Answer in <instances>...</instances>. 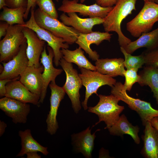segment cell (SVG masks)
I'll list each match as a JSON object with an SVG mask.
<instances>
[{
	"mask_svg": "<svg viewBox=\"0 0 158 158\" xmlns=\"http://www.w3.org/2000/svg\"><path fill=\"white\" fill-rule=\"evenodd\" d=\"M36 0H28V4L26 10L24 15V19H26L28 18L31 8L32 7L35 8L36 5Z\"/></svg>",
	"mask_w": 158,
	"mask_h": 158,
	"instance_id": "37",
	"label": "cell"
},
{
	"mask_svg": "<svg viewBox=\"0 0 158 158\" xmlns=\"http://www.w3.org/2000/svg\"><path fill=\"white\" fill-rule=\"evenodd\" d=\"M98 96L99 99L97 104L94 107H88V111L98 116L99 121L95 125L103 121L106 125L104 128L108 129L118 120L124 107L119 105L118 103L120 100L111 94Z\"/></svg>",
	"mask_w": 158,
	"mask_h": 158,
	"instance_id": "4",
	"label": "cell"
},
{
	"mask_svg": "<svg viewBox=\"0 0 158 158\" xmlns=\"http://www.w3.org/2000/svg\"><path fill=\"white\" fill-rule=\"evenodd\" d=\"M0 109L16 124L25 123L30 111L29 104L6 96L0 99Z\"/></svg>",
	"mask_w": 158,
	"mask_h": 158,
	"instance_id": "13",
	"label": "cell"
},
{
	"mask_svg": "<svg viewBox=\"0 0 158 158\" xmlns=\"http://www.w3.org/2000/svg\"><path fill=\"white\" fill-rule=\"evenodd\" d=\"M62 13L60 16L61 21L65 25L71 26L80 33L87 34L92 32L95 25L103 24L104 18L99 17L82 18L75 12Z\"/></svg>",
	"mask_w": 158,
	"mask_h": 158,
	"instance_id": "16",
	"label": "cell"
},
{
	"mask_svg": "<svg viewBox=\"0 0 158 158\" xmlns=\"http://www.w3.org/2000/svg\"><path fill=\"white\" fill-rule=\"evenodd\" d=\"M141 54L144 59L145 66L158 68V46L152 49H146Z\"/></svg>",
	"mask_w": 158,
	"mask_h": 158,
	"instance_id": "31",
	"label": "cell"
},
{
	"mask_svg": "<svg viewBox=\"0 0 158 158\" xmlns=\"http://www.w3.org/2000/svg\"><path fill=\"white\" fill-rule=\"evenodd\" d=\"M118 0H96V3L99 5L103 7L113 6Z\"/></svg>",
	"mask_w": 158,
	"mask_h": 158,
	"instance_id": "34",
	"label": "cell"
},
{
	"mask_svg": "<svg viewBox=\"0 0 158 158\" xmlns=\"http://www.w3.org/2000/svg\"><path fill=\"white\" fill-rule=\"evenodd\" d=\"M18 134L21 138V149L16 157L23 156L27 153L32 151L40 152L44 155L49 154L47 147L42 146L34 139L30 129L20 130Z\"/></svg>",
	"mask_w": 158,
	"mask_h": 158,
	"instance_id": "25",
	"label": "cell"
},
{
	"mask_svg": "<svg viewBox=\"0 0 158 158\" xmlns=\"http://www.w3.org/2000/svg\"><path fill=\"white\" fill-rule=\"evenodd\" d=\"M138 83L141 86H148L158 104V68L146 66L140 72Z\"/></svg>",
	"mask_w": 158,
	"mask_h": 158,
	"instance_id": "26",
	"label": "cell"
},
{
	"mask_svg": "<svg viewBox=\"0 0 158 158\" xmlns=\"http://www.w3.org/2000/svg\"><path fill=\"white\" fill-rule=\"evenodd\" d=\"M6 6L11 8L27 7L28 0H5Z\"/></svg>",
	"mask_w": 158,
	"mask_h": 158,
	"instance_id": "33",
	"label": "cell"
},
{
	"mask_svg": "<svg viewBox=\"0 0 158 158\" xmlns=\"http://www.w3.org/2000/svg\"><path fill=\"white\" fill-rule=\"evenodd\" d=\"M137 0H118L115 6L104 18L102 24L105 32H114L118 34V41L120 47L124 48L131 41L126 36L121 30L123 20L133 10H136Z\"/></svg>",
	"mask_w": 158,
	"mask_h": 158,
	"instance_id": "1",
	"label": "cell"
},
{
	"mask_svg": "<svg viewBox=\"0 0 158 158\" xmlns=\"http://www.w3.org/2000/svg\"><path fill=\"white\" fill-rule=\"evenodd\" d=\"M1 22L0 23V39L4 37L6 34L10 25L6 22Z\"/></svg>",
	"mask_w": 158,
	"mask_h": 158,
	"instance_id": "36",
	"label": "cell"
},
{
	"mask_svg": "<svg viewBox=\"0 0 158 158\" xmlns=\"http://www.w3.org/2000/svg\"><path fill=\"white\" fill-rule=\"evenodd\" d=\"M27 40L22 45L18 54L6 62H2L3 71L0 75V80H12L20 77L28 66V59L26 54Z\"/></svg>",
	"mask_w": 158,
	"mask_h": 158,
	"instance_id": "12",
	"label": "cell"
},
{
	"mask_svg": "<svg viewBox=\"0 0 158 158\" xmlns=\"http://www.w3.org/2000/svg\"><path fill=\"white\" fill-rule=\"evenodd\" d=\"M37 152L32 151L27 153L26 154L27 158H41V156L37 153Z\"/></svg>",
	"mask_w": 158,
	"mask_h": 158,
	"instance_id": "38",
	"label": "cell"
},
{
	"mask_svg": "<svg viewBox=\"0 0 158 158\" xmlns=\"http://www.w3.org/2000/svg\"><path fill=\"white\" fill-rule=\"evenodd\" d=\"M6 6L5 3V0H0V10L2 9L3 8Z\"/></svg>",
	"mask_w": 158,
	"mask_h": 158,
	"instance_id": "41",
	"label": "cell"
},
{
	"mask_svg": "<svg viewBox=\"0 0 158 158\" xmlns=\"http://www.w3.org/2000/svg\"><path fill=\"white\" fill-rule=\"evenodd\" d=\"M142 138L143 146L141 154L146 158H158V131L147 122L145 126Z\"/></svg>",
	"mask_w": 158,
	"mask_h": 158,
	"instance_id": "20",
	"label": "cell"
},
{
	"mask_svg": "<svg viewBox=\"0 0 158 158\" xmlns=\"http://www.w3.org/2000/svg\"><path fill=\"white\" fill-rule=\"evenodd\" d=\"M144 2L138 13L126 24L127 30L134 37H139L142 33L150 32L158 21V4Z\"/></svg>",
	"mask_w": 158,
	"mask_h": 158,
	"instance_id": "2",
	"label": "cell"
},
{
	"mask_svg": "<svg viewBox=\"0 0 158 158\" xmlns=\"http://www.w3.org/2000/svg\"><path fill=\"white\" fill-rule=\"evenodd\" d=\"M36 3L39 8L46 14L53 18H58V13L52 0H36Z\"/></svg>",
	"mask_w": 158,
	"mask_h": 158,
	"instance_id": "30",
	"label": "cell"
},
{
	"mask_svg": "<svg viewBox=\"0 0 158 158\" xmlns=\"http://www.w3.org/2000/svg\"><path fill=\"white\" fill-rule=\"evenodd\" d=\"M111 87V94L126 104L131 109L135 111L140 118L143 126L154 118L158 117V110L154 109L150 103L129 96L121 82H116Z\"/></svg>",
	"mask_w": 158,
	"mask_h": 158,
	"instance_id": "5",
	"label": "cell"
},
{
	"mask_svg": "<svg viewBox=\"0 0 158 158\" xmlns=\"http://www.w3.org/2000/svg\"><path fill=\"white\" fill-rule=\"evenodd\" d=\"M61 51L63 54V58L68 63L75 64L79 68H84L92 71H97L96 66L92 64L85 56L84 51L80 47L74 50L62 48Z\"/></svg>",
	"mask_w": 158,
	"mask_h": 158,
	"instance_id": "27",
	"label": "cell"
},
{
	"mask_svg": "<svg viewBox=\"0 0 158 158\" xmlns=\"http://www.w3.org/2000/svg\"><path fill=\"white\" fill-rule=\"evenodd\" d=\"M57 2H58L59 0H55ZM81 3H83L85 0H80Z\"/></svg>",
	"mask_w": 158,
	"mask_h": 158,
	"instance_id": "43",
	"label": "cell"
},
{
	"mask_svg": "<svg viewBox=\"0 0 158 158\" xmlns=\"http://www.w3.org/2000/svg\"><path fill=\"white\" fill-rule=\"evenodd\" d=\"M150 122L152 125L158 131V117L152 119Z\"/></svg>",
	"mask_w": 158,
	"mask_h": 158,
	"instance_id": "39",
	"label": "cell"
},
{
	"mask_svg": "<svg viewBox=\"0 0 158 158\" xmlns=\"http://www.w3.org/2000/svg\"><path fill=\"white\" fill-rule=\"evenodd\" d=\"M78 0H63L58 10L65 13H79L83 16L104 18L113 7H102L96 3L92 5H87L78 3Z\"/></svg>",
	"mask_w": 158,
	"mask_h": 158,
	"instance_id": "10",
	"label": "cell"
},
{
	"mask_svg": "<svg viewBox=\"0 0 158 158\" xmlns=\"http://www.w3.org/2000/svg\"><path fill=\"white\" fill-rule=\"evenodd\" d=\"M35 8H31L30 19L24 25H22L33 30L40 39L47 43L48 46L53 51L54 55V61L55 65L57 66L59 64V61L63 56L61 49H68L69 44L66 43L63 39L55 36L50 31L40 27L35 20Z\"/></svg>",
	"mask_w": 158,
	"mask_h": 158,
	"instance_id": "9",
	"label": "cell"
},
{
	"mask_svg": "<svg viewBox=\"0 0 158 158\" xmlns=\"http://www.w3.org/2000/svg\"><path fill=\"white\" fill-rule=\"evenodd\" d=\"M23 32L26 39V54L28 59V66L39 67L40 57L45 46V41L40 39L33 30L24 27Z\"/></svg>",
	"mask_w": 158,
	"mask_h": 158,
	"instance_id": "15",
	"label": "cell"
},
{
	"mask_svg": "<svg viewBox=\"0 0 158 158\" xmlns=\"http://www.w3.org/2000/svg\"><path fill=\"white\" fill-rule=\"evenodd\" d=\"M139 129L138 126H133L129 121L125 114H123L108 130L110 134L113 135L122 137L124 134L128 135L136 144H139L140 143L138 134Z\"/></svg>",
	"mask_w": 158,
	"mask_h": 158,
	"instance_id": "22",
	"label": "cell"
},
{
	"mask_svg": "<svg viewBox=\"0 0 158 158\" xmlns=\"http://www.w3.org/2000/svg\"><path fill=\"white\" fill-rule=\"evenodd\" d=\"M6 124L4 121H0V136H1L4 133L6 128Z\"/></svg>",
	"mask_w": 158,
	"mask_h": 158,
	"instance_id": "40",
	"label": "cell"
},
{
	"mask_svg": "<svg viewBox=\"0 0 158 158\" xmlns=\"http://www.w3.org/2000/svg\"><path fill=\"white\" fill-rule=\"evenodd\" d=\"M81 73L79 74L82 85L86 88L85 99L82 103L85 110L88 109L87 102L89 97L93 94L97 95L99 88L102 86L107 85L112 87L116 83V80L113 77L103 74L97 71H92L84 68H80Z\"/></svg>",
	"mask_w": 158,
	"mask_h": 158,
	"instance_id": "7",
	"label": "cell"
},
{
	"mask_svg": "<svg viewBox=\"0 0 158 158\" xmlns=\"http://www.w3.org/2000/svg\"><path fill=\"white\" fill-rule=\"evenodd\" d=\"M27 7H20L16 8L4 7L0 14V20L6 22L10 25L15 24L23 25L25 24L24 20Z\"/></svg>",
	"mask_w": 158,
	"mask_h": 158,
	"instance_id": "28",
	"label": "cell"
},
{
	"mask_svg": "<svg viewBox=\"0 0 158 158\" xmlns=\"http://www.w3.org/2000/svg\"><path fill=\"white\" fill-rule=\"evenodd\" d=\"M20 77L7 83L5 96L37 106L40 96L31 92L19 80H18Z\"/></svg>",
	"mask_w": 158,
	"mask_h": 158,
	"instance_id": "18",
	"label": "cell"
},
{
	"mask_svg": "<svg viewBox=\"0 0 158 158\" xmlns=\"http://www.w3.org/2000/svg\"><path fill=\"white\" fill-rule=\"evenodd\" d=\"M158 46V27L151 32L142 33L136 40L131 41L124 48L132 54L137 49L145 47L151 49Z\"/></svg>",
	"mask_w": 158,
	"mask_h": 158,
	"instance_id": "24",
	"label": "cell"
},
{
	"mask_svg": "<svg viewBox=\"0 0 158 158\" xmlns=\"http://www.w3.org/2000/svg\"><path fill=\"white\" fill-rule=\"evenodd\" d=\"M90 127L86 130L72 135V139L76 151L81 152L86 158L91 157L94 146V140L96 131L91 134Z\"/></svg>",
	"mask_w": 158,
	"mask_h": 158,
	"instance_id": "23",
	"label": "cell"
},
{
	"mask_svg": "<svg viewBox=\"0 0 158 158\" xmlns=\"http://www.w3.org/2000/svg\"><path fill=\"white\" fill-rule=\"evenodd\" d=\"M9 79L0 80V96L2 97L5 96L6 93V85L7 83L13 80Z\"/></svg>",
	"mask_w": 158,
	"mask_h": 158,
	"instance_id": "35",
	"label": "cell"
},
{
	"mask_svg": "<svg viewBox=\"0 0 158 158\" xmlns=\"http://www.w3.org/2000/svg\"><path fill=\"white\" fill-rule=\"evenodd\" d=\"M24 27L18 24L10 25L6 35L0 41L1 62H6L12 59L26 41L23 32Z\"/></svg>",
	"mask_w": 158,
	"mask_h": 158,
	"instance_id": "6",
	"label": "cell"
},
{
	"mask_svg": "<svg viewBox=\"0 0 158 158\" xmlns=\"http://www.w3.org/2000/svg\"><path fill=\"white\" fill-rule=\"evenodd\" d=\"M112 35L108 32L92 31L87 34L80 33L75 43L88 54L90 58L96 61L99 55L95 51H93L90 47L91 44L99 45L104 40L110 42Z\"/></svg>",
	"mask_w": 158,
	"mask_h": 158,
	"instance_id": "17",
	"label": "cell"
},
{
	"mask_svg": "<svg viewBox=\"0 0 158 158\" xmlns=\"http://www.w3.org/2000/svg\"><path fill=\"white\" fill-rule=\"evenodd\" d=\"M49 87L51 90L50 105V110L46 120L47 131L51 135H53L55 134L59 128L56 116L60 103L64 98L66 92L62 87L56 84L55 81L50 83Z\"/></svg>",
	"mask_w": 158,
	"mask_h": 158,
	"instance_id": "14",
	"label": "cell"
},
{
	"mask_svg": "<svg viewBox=\"0 0 158 158\" xmlns=\"http://www.w3.org/2000/svg\"><path fill=\"white\" fill-rule=\"evenodd\" d=\"M124 61L121 58L98 59L96 61L95 66L97 71L103 74L113 78L118 76L124 77L126 70Z\"/></svg>",
	"mask_w": 158,
	"mask_h": 158,
	"instance_id": "21",
	"label": "cell"
},
{
	"mask_svg": "<svg viewBox=\"0 0 158 158\" xmlns=\"http://www.w3.org/2000/svg\"><path fill=\"white\" fill-rule=\"evenodd\" d=\"M138 70L133 69L126 70L124 74L125 80L123 85L124 89L126 91H130L133 84L138 81L139 76L137 73Z\"/></svg>",
	"mask_w": 158,
	"mask_h": 158,
	"instance_id": "32",
	"label": "cell"
},
{
	"mask_svg": "<svg viewBox=\"0 0 158 158\" xmlns=\"http://www.w3.org/2000/svg\"><path fill=\"white\" fill-rule=\"evenodd\" d=\"M47 49L48 54L47 53L45 46L40 59V63L43 66L44 71L42 74L43 85L37 105L38 107L44 101L46 96L47 89L51 81H55L57 76L61 74L63 70L54 67L53 64V59L54 56L53 51L49 46L47 47Z\"/></svg>",
	"mask_w": 158,
	"mask_h": 158,
	"instance_id": "11",
	"label": "cell"
},
{
	"mask_svg": "<svg viewBox=\"0 0 158 158\" xmlns=\"http://www.w3.org/2000/svg\"><path fill=\"white\" fill-rule=\"evenodd\" d=\"M59 64L66 76L65 83L62 87L70 99L75 112L77 113L81 109L79 90L83 85L81 79L72 63L68 62L62 58Z\"/></svg>",
	"mask_w": 158,
	"mask_h": 158,
	"instance_id": "8",
	"label": "cell"
},
{
	"mask_svg": "<svg viewBox=\"0 0 158 158\" xmlns=\"http://www.w3.org/2000/svg\"><path fill=\"white\" fill-rule=\"evenodd\" d=\"M120 50L124 56V64L126 69H133L138 70L145 65L144 59L142 54L138 56L132 55L121 47H120Z\"/></svg>",
	"mask_w": 158,
	"mask_h": 158,
	"instance_id": "29",
	"label": "cell"
},
{
	"mask_svg": "<svg viewBox=\"0 0 158 158\" xmlns=\"http://www.w3.org/2000/svg\"><path fill=\"white\" fill-rule=\"evenodd\" d=\"M144 1H147L158 4V0H143Z\"/></svg>",
	"mask_w": 158,
	"mask_h": 158,
	"instance_id": "42",
	"label": "cell"
},
{
	"mask_svg": "<svg viewBox=\"0 0 158 158\" xmlns=\"http://www.w3.org/2000/svg\"><path fill=\"white\" fill-rule=\"evenodd\" d=\"M34 16L40 27L63 39L69 44L75 43L80 33L72 27L66 26L57 18L48 16L39 8L35 10Z\"/></svg>",
	"mask_w": 158,
	"mask_h": 158,
	"instance_id": "3",
	"label": "cell"
},
{
	"mask_svg": "<svg viewBox=\"0 0 158 158\" xmlns=\"http://www.w3.org/2000/svg\"><path fill=\"white\" fill-rule=\"evenodd\" d=\"M43 66H28L20 75V81L31 92L39 95L43 85Z\"/></svg>",
	"mask_w": 158,
	"mask_h": 158,
	"instance_id": "19",
	"label": "cell"
}]
</instances>
